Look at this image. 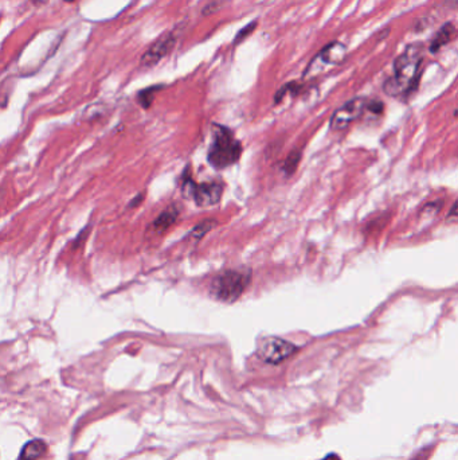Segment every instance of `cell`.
Returning <instances> with one entry per match:
<instances>
[{
  "mask_svg": "<svg viewBox=\"0 0 458 460\" xmlns=\"http://www.w3.org/2000/svg\"><path fill=\"white\" fill-rule=\"evenodd\" d=\"M32 3H33L34 6L39 7V6H43V4H46V3H48V0H32Z\"/></svg>",
  "mask_w": 458,
  "mask_h": 460,
  "instance_id": "17",
  "label": "cell"
},
{
  "mask_svg": "<svg viewBox=\"0 0 458 460\" xmlns=\"http://www.w3.org/2000/svg\"><path fill=\"white\" fill-rule=\"evenodd\" d=\"M249 280V273L238 271H226L214 279L210 292L219 302L233 303L244 294Z\"/></svg>",
  "mask_w": 458,
  "mask_h": 460,
  "instance_id": "3",
  "label": "cell"
},
{
  "mask_svg": "<svg viewBox=\"0 0 458 460\" xmlns=\"http://www.w3.org/2000/svg\"><path fill=\"white\" fill-rule=\"evenodd\" d=\"M347 55V48L342 42H332L327 45L321 51L316 54V57L307 67L304 77L314 79L323 73H326L333 66L340 65Z\"/></svg>",
  "mask_w": 458,
  "mask_h": 460,
  "instance_id": "4",
  "label": "cell"
},
{
  "mask_svg": "<svg viewBox=\"0 0 458 460\" xmlns=\"http://www.w3.org/2000/svg\"><path fill=\"white\" fill-rule=\"evenodd\" d=\"M183 194L194 199L199 208H211L219 203L223 194V187L219 183L197 184L191 180H187L183 184Z\"/></svg>",
  "mask_w": 458,
  "mask_h": 460,
  "instance_id": "5",
  "label": "cell"
},
{
  "mask_svg": "<svg viewBox=\"0 0 458 460\" xmlns=\"http://www.w3.org/2000/svg\"><path fill=\"white\" fill-rule=\"evenodd\" d=\"M257 27V23L254 22V23H250L247 27H245V29H242L241 32H240V34L237 35V39H235V43H238L242 38H246L247 35H250V34L253 33L254 32V29Z\"/></svg>",
  "mask_w": 458,
  "mask_h": 460,
  "instance_id": "16",
  "label": "cell"
},
{
  "mask_svg": "<svg viewBox=\"0 0 458 460\" xmlns=\"http://www.w3.org/2000/svg\"><path fill=\"white\" fill-rule=\"evenodd\" d=\"M323 460H340V458L338 455L332 454V455H328L327 458H324Z\"/></svg>",
  "mask_w": 458,
  "mask_h": 460,
  "instance_id": "18",
  "label": "cell"
},
{
  "mask_svg": "<svg viewBox=\"0 0 458 460\" xmlns=\"http://www.w3.org/2000/svg\"><path fill=\"white\" fill-rule=\"evenodd\" d=\"M296 350L297 347L293 344L284 341L281 338L272 337V338H265L260 342L257 353L262 361L277 365L289 358L291 356H293Z\"/></svg>",
  "mask_w": 458,
  "mask_h": 460,
  "instance_id": "6",
  "label": "cell"
},
{
  "mask_svg": "<svg viewBox=\"0 0 458 460\" xmlns=\"http://www.w3.org/2000/svg\"><path fill=\"white\" fill-rule=\"evenodd\" d=\"M366 109H368V111H371V112H374V114H382L383 109H384V105H383L380 101L375 100V101H373V102H367Z\"/></svg>",
  "mask_w": 458,
  "mask_h": 460,
  "instance_id": "15",
  "label": "cell"
},
{
  "mask_svg": "<svg viewBox=\"0 0 458 460\" xmlns=\"http://www.w3.org/2000/svg\"><path fill=\"white\" fill-rule=\"evenodd\" d=\"M367 105L366 99L351 100L347 104H344L342 108H339L331 120V130L332 131H342L344 128H347L351 123H354L355 120H358L361 114L364 112Z\"/></svg>",
  "mask_w": 458,
  "mask_h": 460,
  "instance_id": "7",
  "label": "cell"
},
{
  "mask_svg": "<svg viewBox=\"0 0 458 460\" xmlns=\"http://www.w3.org/2000/svg\"><path fill=\"white\" fill-rule=\"evenodd\" d=\"M215 225H216L215 221H204V222H202L200 225H197V228L193 231L191 236H193L194 238L199 240V238H202L207 231H210V230L213 229Z\"/></svg>",
  "mask_w": 458,
  "mask_h": 460,
  "instance_id": "14",
  "label": "cell"
},
{
  "mask_svg": "<svg viewBox=\"0 0 458 460\" xmlns=\"http://www.w3.org/2000/svg\"><path fill=\"white\" fill-rule=\"evenodd\" d=\"M48 445L45 442L36 439V440H32L27 444H25V447L20 451L19 459L20 460H36L42 458L46 454Z\"/></svg>",
  "mask_w": 458,
  "mask_h": 460,
  "instance_id": "10",
  "label": "cell"
},
{
  "mask_svg": "<svg viewBox=\"0 0 458 460\" xmlns=\"http://www.w3.org/2000/svg\"><path fill=\"white\" fill-rule=\"evenodd\" d=\"M424 46L414 43L395 60L394 62V76L389 79L383 89L391 97L405 96L411 92L419 77L421 66L424 62Z\"/></svg>",
  "mask_w": 458,
  "mask_h": 460,
  "instance_id": "1",
  "label": "cell"
},
{
  "mask_svg": "<svg viewBox=\"0 0 458 460\" xmlns=\"http://www.w3.org/2000/svg\"><path fill=\"white\" fill-rule=\"evenodd\" d=\"M300 158H301L300 152H292V154L288 156V159H286L285 163H284V170H285V172H286L288 175H292V174L295 172L296 168H297V165H298V162H300Z\"/></svg>",
  "mask_w": 458,
  "mask_h": 460,
  "instance_id": "13",
  "label": "cell"
},
{
  "mask_svg": "<svg viewBox=\"0 0 458 460\" xmlns=\"http://www.w3.org/2000/svg\"><path fill=\"white\" fill-rule=\"evenodd\" d=\"M242 154V146L234 133L222 126H213V139L209 149V163L215 168H226L237 163Z\"/></svg>",
  "mask_w": 458,
  "mask_h": 460,
  "instance_id": "2",
  "label": "cell"
},
{
  "mask_svg": "<svg viewBox=\"0 0 458 460\" xmlns=\"http://www.w3.org/2000/svg\"><path fill=\"white\" fill-rule=\"evenodd\" d=\"M160 89V86H153V88H148L144 89L143 92L139 93V102L144 107V108H149V105L152 104L155 93Z\"/></svg>",
  "mask_w": 458,
  "mask_h": 460,
  "instance_id": "12",
  "label": "cell"
},
{
  "mask_svg": "<svg viewBox=\"0 0 458 460\" xmlns=\"http://www.w3.org/2000/svg\"><path fill=\"white\" fill-rule=\"evenodd\" d=\"M456 34V27L452 23H446L442 26L441 30L437 33L434 36V39L430 43V53L436 54L438 50L441 49L442 46H445L446 43H449L452 41V38Z\"/></svg>",
  "mask_w": 458,
  "mask_h": 460,
  "instance_id": "11",
  "label": "cell"
},
{
  "mask_svg": "<svg viewBox=\"0 0 458 460\" xmlns=\"http://www.w3.org/2000/svg\"><path fill=\"white\" fill-rule=\"evenodd\" d=\"M178 217H179V210L175 206L167 208L152 224V230L155 233H164L165 230L169 229L176 222Z\"/></svg>",
  "mask_w": 458,
  "mask_h": 460,
  "instance_id": "9",
  "label": "cell"
},
{
  "mask_svg": "<svg viewBox=\"0 0 458 460\" xmlns=\"http://www.w3.org/2000/svg\"><path fill=\"white\" fill-rule=\"evenodd\" d=\"M64 1H66V3H73V1H76V0H64Z\"/></svg>",
  "mask_w": 458,
  "mask_h": 460,
  "instance_id": "19",
  "label": "cell"
},
{
  "mask_svg": "<svg viewBox=\"0 0 458 460\" xmlns=\"http://www.w3.org/2000/svg\"><path fill=\"white\" fill-rule=\"evenodd\" d=\"M176 33L175 32H168V33L163 34L155 43H152V46L144 53V55L141 57V65L155 66L160 60H163L164 57L174 49L175 43H176Z\"/></svg>",
  "mask_w": 458,
  "mask_h": 460,
  "instance_id": "8",
  "label": "cell"
}]
</instances>
